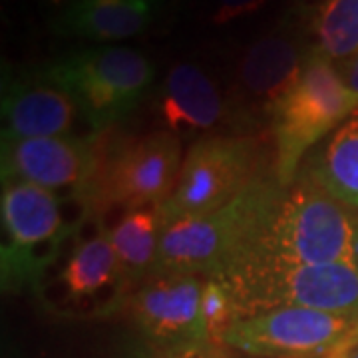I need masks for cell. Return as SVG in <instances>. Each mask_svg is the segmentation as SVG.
<instances>
[{
  "mask_svg": "<svg viewBox=\"0 0 358 358\" xmlns=\"http://www.w3.org/2000/svg\"><path fill=\"white\" fill-rule=\"evenodd\" d=\"M287 187L275 173L259 176L217 211L183 217L162 231L155 273H192L217 277L237 261L275 215Z\"/></svg>",
  "mask_w": 358,
  "mask_h": 358,
  "instance_id": "1",
  "label": "cell"
},
{
  "mask_svg": "<svg viewBox=\"0 0 358 358\" xmlns=\"http://www.w3.org/2000/svg\"><path fill=\"white\" fill-rule=\"evenodd\" d=\"M235 303L237 320L279 307H305L358 319V267L301 265L245 251L217 277Z\"/></svg>",
  "mask_w": 358,
  "mask_h": 358,
  "instance_id": "2",
  "label": "cell"
},
{
  "mask_svg": "<svg viewBox=\"0 0 358 358\" xmlns=\"http://www.w3.org/2000/svg\"><path fill=\"white\" fill-rule=\"evenodd\" d=\"M358 114V100L338 68L319 50H308L303 74L271 117L275 140L273 173L291 187L308 150L345 120Z\"/></svg>",
  "mask_w": 358,
  "mask_h": 358,
  "instance_id": "3",
  "label": "cell"
},
{
  "mask_svg": "<svg viewBox=\"0 0 358 358\" xmlns=\"http://www.w3.org/2000/svg\"><path fill=\"white\" fill-rule=\"evenodd\" d=\"M154 64L136 48L100 46L46 66L42 78L76 100L92 134H106L134 112L154 84Z\"/></svg>",
  "mask_w": 358,
  "mask_h": 358,
  "instance_id": "4",
  "label": "cell"
},
{
  "mask_svg": "<svg viewBox=\"0 0 358 358\" xmlns=\"http://www.w3.org/2000/svg\"><path fill=\"white\" fill-rule=\"evenodd\" d=\"M247 251L301 265H355L352 213L301 178L287 187L263 235Z\"/></svg>",
  "mask_w": 358,
  "mask_h": 358,
  "instance_id": "5",
  "label": "cell"
},
{
  "mask_svg": "<svg viewBox=\"0 0 358 358\" xmlns=\"http://www.w3.org/2000/svg\"><path fill=\"white\" fill-rule=\"evenodd\" d=\"M181 166V141L169 129L103 143L98 176L80 199L86 211L159 207L176 189Z\"/></svg>",
  "mask_w": 358,
  "mask_h": 358,
  "instance_id": "6",
  "label": "cell"
},
{
  "mask_svg": "<svg viewBox=\"0 0 358 358\" xmlns=\"http://www.w3.org/2000/svg\"><path fill=\"white\" fill-rule=\"evenodd\" d=\"M261 173L253 138L211 136L195 141L183 157L176 189L157 207L164 227L178 219L217 211Z\"/></svg>",
  "mask_w": 358,
  "mask_h": 358,
  "instance_id": "7",
  "label": "cell"
},
{
  "mask_svg": "<svg viewBox=\"0 0 358 358\" xmlns=\"http://www.w3.org/2000/svg\"><path fill=\"white\" fill-rule=\"evenodd\" d=\"M358 329V319L279 307L233 322L225 346L259 358H324Z\"/></svg>",
  "mask_w": 358,
  "mask_h": 358,
  "instance_id": "8",
  "label": "cell"
},
{
  "mask_svg": "<svg viewBox=\"0 0 358 358\" xmlns=\"http://www.w3.org/2000/svg\"><path fill=\"white\" fill-rule=\"evenodd\" d=\"M2 225L8 245H2L4 287H24L42 271L36 249L58 243L68 233L62 203L54 192L30 181H4L0 199Z\"/></svg>",
  "mask_w": 358,
  "mask_h": 358,
  "instance_id": "9",
  "label": "cell"
},
{
  "mask_svg": "<svg viewBox=\"0 0 358 358\" xmlns=\"http://www.w3.org/2000/svg\"><path fill=\"white\" fill-rule=\"evenodd\" d=\"M103 143V134L2 141V181H30L50 192L70 187L80 197L98 176Z\"/></svg>",
  "mask_w": 358,
  "mask_h": 358,
  "instance_id": "10",
  "label": "cell"
},
{
  "mask_svg": "<svg viewBox=\"0 0 358 358\" xmlns=\"http://www.w3.org/2000/svg\"><path fill=\"white\" fill-rule=\"evenodd\" d=\"M203 282L192 273H157L129 301L136 324L162 348L207 343L201 317Z\"/></svg>",
  "mask_w": 358,
  "mask_h": 358,
  "instance_id": "11",
  "label": "cell"
},
{
  "mask_svg": "<svg viewBox=\"0 0 358 358\" xmlns=\"http://www.w3.org/2000/svg\"><path fill=\"white\" fill-rule=\"evenodd\" d=\"M307 54L294 32L285 28H275L251 42L237 62L233 88L245 114L271 120L299 82Z\"/></svg>",
  "mask_w": 358,
  "mask_h": 358,
  "instance_id": "12",
  "label": "cell"
},
{
  "mask_svg": "<svg viewBox=\"0 0 358 358\" xmlns=\"http://www.w3.org/2000/svg\"><path fill=\"white\" fill-rule=\"evenodd\" d=\"M80 112L76 100L42 78V82H13L2 98V141L70 136Z\"/></svg>",
  "mask_w": 358,
  "mask_h": 358,
  "instance_id": "13",
  "label": "cell"
},
{
  "mask_svg": "<svg viewBox=\"0 0 358 358\" xmlns=\"http://www.w3.org/2000/svg\"><path fill=\"white\" fill-rule=\"evenodd\" d=\"M159 115L169 131L211 129L225 117V102L203 68L179 62L159 88Z\"/></svg>",
  "mask_w": 358,
  "mask_h": 358,
  "instance_id": "14",
  "label": "cell"
},
{
  "mask_svg": "<svg viewBox=\"0 0 358 358\" xmlns=\"http://www.w3.org/2000/svg\"><path fill=\"white\" fill-rule=\"evenodd\" d=\"M159 0H72L56 20V30L94 40L114 42L140 36L155 16Z\"/></svg>",
  "mask_w": 358,
  "mask_h": 358,
  "instance_id": "15",
  "label": "cell"
},
{
  "mask_svg": "<svg viewBox=\"0 0 358 358\" xmlns=\"http://www.w3.org/2000/svg\"><path fill=\"white\" fill-rule=\"evenodd\" d=\"M308 171L310 178L303 179L315 183L343 205L358 209V114L334 131L329 145Z\"/></svg>",
  "mask_w": 358,
  "mask_h": 358,
  "instance_id": "16",
  "label": "cell"
},
{
  "mask_svg": "<svg viewBox=\"0 0 358 358\" xmlns=\"http://www.w3.org/2000/svg\"><path fill=\"white\" fill-rule=\"evenodd\" d=\"M122 275L124 268L110 241V233L103 229L76 245L60 279L72 299H88L114 285Z\"/></svg>",
  "mask_w": 358,
  "mask_h": 358,
  "instance_id": "17",
  "label": "cell"
},
{
  "mask_svg": "<svg viewBox=\"0 0 358 358\" xmlns=\"http://www.w3.org/2000/svg\"><path fill=\"white\" fill-rule=\"evenodd\" d=\"M162 231L164 221L157 207L128 211L115 223L114 229L108 231L124 275H154Z\"/></svg>",
  "mask_w": 358,
  "mask_h": 358,
  "instance_id": "18",
  "label": "cell"
},
{
  "mask_svg": "<svg viewBox=\"0 0 358 358\" xmlns=\"http://www.w3.org/2000/svg\"><path fill=\"white\" fill-rule=\"evenodd\" d=\"M315 50L333 62H345L358 52V0H324L310 18Z\"/></svg>",
  "mask_w": 358,
  "mask_h": 358,
  "instance_id": "19",
  "label": "cell"
},
{
  "mask_svg": "<svg viewBox=\"0 0 358 358\" xmlns=\"http://www.w3.org/2000/svg\"><path fill=\"white\" fill-rule=\"evenodd\" d=\"M201 317L205 324L207 343L225 348V336L237 320L235 303L227 287L219 279H207L201 293Z\"/></svg>",
  "mask_w": 358,
  "mask_h": 358,
  "instance_id": "20",
  "label": "cell"
},
{
  "mask_svg": "<svg viewBox=\"0 0 358 358\" xmlns=\"http://www.w3.org/2000/svg\"><path fill=\"white\" fill-rule=\"evenodd\" d=\"M268 0H215V10L211 22L217 26L229 24L237 18L259 13Z\"/></svg>",
  "mask_w": 358,
  "mask_h": 358,
  "instance_id": "21",
  "label": "cell"
},
{
  "mask_svg": "<svg viewBox=\"0 0 358 358\" xmlns=\"http://www.w3.org/2000/svg\"><path fill=\"white\" fill-rule=\"evenodd\" d=\"M154 358H227L225 348L213 346L209 343H193V345L173 346L157 350Z\"/></svg>",
  "mask_w": 358,
  "mask_h": 358,
  "instance_id": "22",
  "label": "cell"
},
{
  "mask_svg": "<svg viewBox=\"0 0 358 358\" xmlns=\"http://www.w3.org/2000/svg\"><path fill=\"white\" fill-rule=\"evenodd\" d=\"M338 72H341V76L345 80L346 88L350 90L352 96L358 100V52L352 58L345 60V64L338 68Z\"/></svg>",
  "mask_w": 358,
  "mask_h": 358,
  "instance_id": "23",
  "label": "cell"
},
{
  "mask_svg": "<svg viewBox=\"0 0 358 358\" xmlns=\"http://www.w3.org/2000/svg\"><path fill=\"white\" fill-rule=\"evenodd\" d=\"M324 358H358V329Z\"/></svg>",
  "mask_w": 358,
  "mask_h": 358,
  "instance_id": "24",
  "label": "cell"
},
{
  "mask_svg": "<svg viewBox=\"0 0 358 358\" xmlns=\"http://www.w3.org/2000/svg\"><path fill=\"white\" fill-rule=\"evenodd\" d=\"M42 2H44L46 6H50V8H60V10H64L72 0H42Z\"/></svg>",
  "mask_w": 358,
  "mask_h": 358,
  "instance_id": "25",
  "label": "cell"
}]
</instances>
